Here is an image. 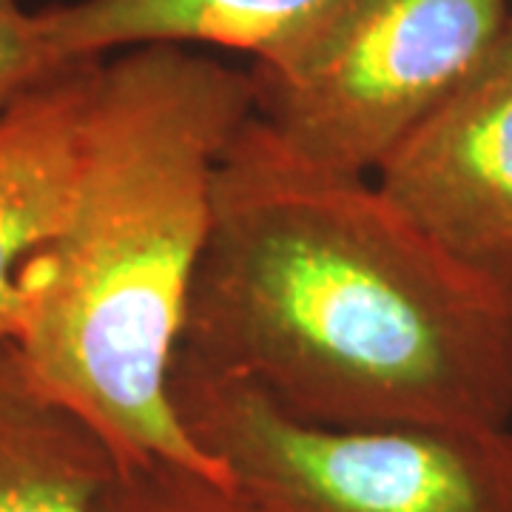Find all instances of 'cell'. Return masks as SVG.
<instances>
[{"label":"cell","instance_id":"8","mask_svg":"<svg viewBox=\"0 0 512 512\" xmlns=\"http://www.w3.org/2000/svg\"><path fill=\"white\" fill-rule=\"evenodd\" d=\"M126 467L0 342V512H100Z\"/></svg>","mask_w":512,"mask_h":512},{"label":"cell","instance_id":"5","mask_svg":"<svg viewBox=\"0 0 512 512\" xmlns=\"http://www.w3.org/2000/svg\"><path fill=\"white\" fill-rule=\"evenodd\" d=\"M373 180L447 254L512 293V12Z\"/></svg>","mask_w":512,"mask_h":512},{"label":"cell","instance_id":"6","mask_svg":"<svg viewBox=\"0 0 512 512\" xmlns=\"http://www.w3.org/2000/svg\"><path fill=\"white\" fill-rule=\"evenodd\" d=\"M353 0H74L40 9L63 60L114 49L222 46L254 57V72L288 77L311 60Z\"/></svg>","mask_w":512,"mask_h":512},{"label":"cell","instance_id":"2","mask_svg":"<svg viewBox=\"0 0 512 512\" xmlns=\"http://www.w3.org/2000/svg\"><path fill=\"white\" fill-rule=\"evenodd\" d=\"M254 114L251 72L183 46L100 63L72 205L20 271L15 345L37 384L123 467L171 461L234 484L171 399L222 157Z\"/></svg>","mask_w":512,"mask_h":512},{"label":"cell","instance_id":"3","mask_svg":"<svg viewBox=\"0 0 512 512\" xmlns=\"http://www.w3.org/2000/svg\"><path fill=\"white\" fill-rule=\"evenodd\" d=\"M171 399L256 512H512L510 427H333L177 356Z\"/></svg>","mask_w":512,"mask_h":512},{"label":"cell","instance_id":"9","mask_svg":"<svg viewBox=\"0 0 512 512\" xmlns=\"http://www.w3.org/2000/svg\"><path fill=\"white\" fill-rule=\"evenodd\" d=\"M100 512H256V507L228 481L171 461H151L126 467Z\"/></svg>","mask_w":512,"mask_h":512},{"label":"cell","instance_id":"7","mask_svg":"<svg viewBox=\"0 0 512 512\" xmlns=\"http://www.w3.org/2000/svg\"><path fill=\"white\" fill-rule=\"evenodd\" d=\"M100 63L77 60L0 120V342L18 336L20 271L72 205Z\"/></svg>","mask_w":512,"mask_h":512},{"label":"cell","instance_id":"10","mask_svg":"<svg viewBox=\"0 0 512 512\" xmlns=\"http://www.w3.org/2000/svg\"><path fill=\"white\" fill-rule=\"evenodd\" d=\"M72 63L49 46L37 12L0 0V120Z\"/></svg>","mask_w":512,"mask_h":512},{"label":"cell","instance_id":"4","mask_svg":"<svg viewBox=\"0 0 512 512\" xmlns=\"http://www.w3.org/2000/svg\"><path fill=\"white\" fill-rule=\"evenodd\" d=\"M507 18L510 0H353L299 72L251 69L256 120L305 163L376 177Z\"/></svg>","mask_w":512,"mask_h":512},{"label":"cell","instance_id":"1","mask_svg":"<svg viewBox=\"0 0 512 512\" xmlns=\"http://www.w3.org/2000/svg\"><path fill=\"white\" fill-rule=\"evenodd\" d=\"M180 353L316 424L512 421V293L256 114L217 171Z\"/></svg>","mask_w":512,"mask_h":512}]
</instances>
